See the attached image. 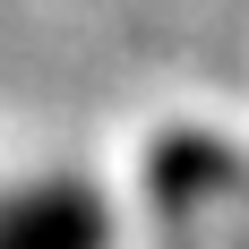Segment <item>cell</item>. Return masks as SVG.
I'll return each mask as SVG.
<instances>
[{
	"label": "cell",
	"mask_w": 249,
	"mask_h": 249,
	"mask_svg": "<svg viewBox=\"0 0 249 249\" xmlns=\"http://www.w3.org/2000/svg\"><path fill=\"white\" fill-rule=\"evenodd\" d=\"M0 249H103V215L86 189H35L0 206Z\"/></svg>",
	"instance_id": "6da1fadb"
}]
</instances>
